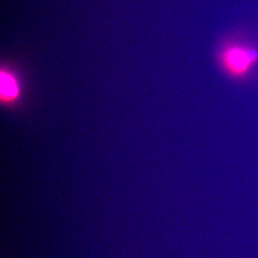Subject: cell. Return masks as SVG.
<instances>
[{
    "label": "cell",
    "instance_id": "obj_2",
    "mask_svg": "<svg viewBox=\"0 0 258 258\" xmlns=\"http://www.w3.org/2000/svg\"><path fill=\"white\" fill-rule=\"evenodd\" d=\"M16 83L14 80L9 75L1 74V92L7 97H13L16 96Z\"/></svg>",
    "mask_w": 258,
    "mask_h": 258
},
{
    "label": "cell",
    "instance_id": "obj_1",
    "mask_svg": "<svg viewBox=\"0 0 258 258\" xmlns=\"http://www.w3.org/2000/svg\"><path fill=\"white\" fill-rule=\"evenodd\" d=\"M220 62L227 74L242 79L258 63V50L251 46L230 45L222 51Z\"/></svg>",
    "mask_w": 258,
    "mask_h": 258
}]
</instances>
